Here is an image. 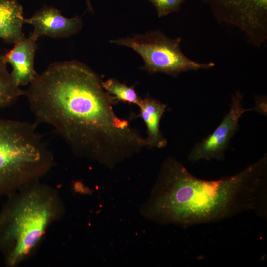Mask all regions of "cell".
<instances>
[{
  "label": "cell",
  "instance_id": "obj_15",
  "mask_svg": "<svg viewBox=\"0 0 267 267\" xmlns=\"http://www.w3.org/2000/svg\"><path fill=\"white\" fill-rule=\"evenodd\" d=\"M86 4L87 5L88 10L90 12H92V13H94V10L91 4L90 0H86Z\"/></svg>",
  "mask_w": 267,
  "mask_h": 267
},
{
  "label": "cell",
  "instance_id": "obj_11",
  "mask_svg": "<svg viewBox=\"0 0 267 267\" xmlns=\"http://www.w3.org/2000/svg\"><path fill=\"white\" fill-rule=\"evenodd\" d=\"M138 106L139 116L145 122L147 130L145 146L150 148L166 146L167 141L160 131V123L166 105L151 97H146L141 99Z\"/></svg>",
  "mask_w": 267,
  "mask_h": 267
},
{
  "label": "cell",
  "instance_id": "obj_3",
  "mask_svg": "<svg viewBox=\"0 0 267 267\" xmlns=\"http://www.w3.org/2000/svg\"><path fill=\"white\" fill-rule=\"evenodd\" d=\"M0 212V251L5 265L15 267L34 252L63 212L61 199L52 187L39 181L8 195Z\"/></svg>",
  "mask_w": 267,
  "mask_h": 267
},
{
  "label": "cell",
  "instance_id": "obj_7",
  "mask_svg": "<svg viewBox=\"0 0 267 267\" xmlns=\"http://www.w3.org/2000/svg\"><path fill=\"white\" fill-rule=\"evenodd\" d=\"M242 99L243 94L237 90L231 97L228 112L212 134L195 144L189 154V161L195 163L201 160L224 159V152L239 129L240 118L246 111L256 109L255 107L244 108Z\"/></svg>",
  "mask_w": 267,
  "mask_h": 267
},
{
  "label": "cell",
  "instance_id": "obj_8",
  "mask_svg": "<svg viewBox=\"0 0 267 267\" xmlns=\"http://www.w3.org/2000/svg\"><path fill=\"white\" fill-rule=\"evenodd\" d=\"M24 23L33 26L34 30L30 36L36 41L42 36L68 38L79 32L83 25L79 16L68 18L55 7L46 5L30 17L25 18Z\"/></svg>",
  "mask_w": 267,
  "mask_h": 267
},
{
  "label": "cell",
  "instance_id": "obj_4",
  "mask_svg": "<svg viewBox=\"0 0 267 267\" xmlns=\"http://www.w3.org/2000/svg\"><path fill=\"white\" fill-rule=\"evenodd\" d=\"M36 125L0 118V195L39 181L53 166V154Z\"/></svg>",
  "mask_w": 267,
  "mask_h": 267
},
{
  "label": "cell",
  "instance_id": "obj_14",
  "mask_svg": "<svg viewBox=\"0 0 267 267\" xmlns=\"http://www.w3.org/2000/svg\"><path fill=\"white\" fill-rule=\"evenodd\" d=\"M155 6L159 18L179 11L186 0H148Z\"/></svg>",
  "mask_w": 267,
  "mask_h": 267
},
{
  "label": "cell",
  "instance_id": "obj_2",
  "mask_svg": "<svg viewBox=\"0 0 267 267\" xmlns=\"http://www.w3.org/2000/svg\"><path fill=\"white\" fill-rule=\"evenodd\" d=\"M267 173V154L235 175L213 180L196 177L168 158L159 175L152 213L162 223L187 227L260 212Z\"/></svg>",
  "mask_w": 267,
  "mask_h": 267
},
{
  "label": "cell",
  "instance_id": "obj_10",
  "mask_svg": "<svg viewBox=\"0 0 267 267\" xmlns=\"http://www.w3.org/2000/svg\"><path fill=\"white\" fill-rule=\"evenodd\" d=\"M22 5L17 0H0V39L15 44L25 38Z\"/></svg>",
  "mask_w": 267,
  "mask_h": 267
},
{
  "label": "cell",
  "instance_id": "obj_1",
  "mask_svg": "<svg viewBox=\"0 0 267 267\" xmlns=\"http://www.w3.org/2000/svg\"><path fill=\"white\" fill-rule=\"evenodd\" d=\"M99 76L85 63L50 64L24 90L36 122L48 125L78 156L118 161L145 147V138L114 112Z\"/></svg>",
  "mask_w": 267,
  "mask_h": 267
},
{
  "label": "cell",
  "instance_id": "obj_9",
  "mask_svg": "<svg viewBox=\"0 0 267 267\" xmlns=\"http://www.w3.org/2000/svg\"><path fill=\"white\" fill-rule=\"evenodd\" d=\"M36 41L30 36L25 37L4 55L6 62L11 66L12 77L19 87L30 85L38 75L34 67Z\"/></svg>",
  "mask_w": 267,
  "mask_h": 267
},
{
  "label": "cell",
  "instance_id": "obj_6",
  "mask_svg": "<svg viewBox=\"0 0 267 267\" xmlns=\"http://www.w3.org/2000/svg\"><path fill=\"white\" fill-rule=\"evenodd\" d=\"M208 5L215 18L236 26L254 46L267 40V0H201Z\"/></svg>",
  "mask_w": 267,
  "mask_h": 267
},
{
  "label": "cell",
  "instance_id": "obj_13",
  "mask_svg": "<svg viewBox=\"0 0 267 267\" xmlns=\"http://www.w3.org/2000/svg\"><path fill=\"white\" fill-rule=\"evenodd\" d=\"M104 89L111 95L113 104L119 102H128L139 105L141 98L133 87H128L114 78L102 82Z\"/></svg>",
  "mask_w": 267,
  "mask_h": 267
},
{
  "label": "cell",
  "instance_id": "obj_5",
  "mask_svg": "<svg viewBox=\"0 0 267 267\" xmlns=\"http://www.w3.org/2000/svg\"><path fill=\"white\" fill-rule=\"evenodd\" d=\"M181 41L180 37L171 39L156 30L110 42L136 52L144 61L141 69L150 73H163L175 77L183 72L208 69L215 66L213 62L201 63L188 58L181 50Z\"/></svg>",
  "mask_w": 267,
  "mask_h": 267
},
{
  "label": "cell",
  "instance_id": "obj_12",
  "mask_svg": "<svg viewBox=\"0 0 267 267\" xmlns=\"http://www.w3.org/2000/svg\"><path fill=\"white\" fill-rule=\"evenodd\" d=\"M7 64L4 55H0V108L13 104L24 93L15 83Z\"/></svg>",
  "mask_w": 267,
  "mask_h": 267
}]
</instances>
